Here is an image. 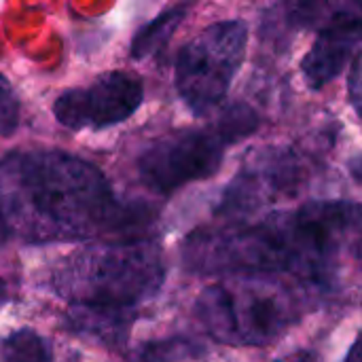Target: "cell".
<instances>
[{"instance_id": "1", "label": "cell", "mask_w": 362, "mask_h": 362, "mask_svg": "<svg viewBox=\"0 0 362 362\" xmlns=\"http://www.w3.org/2000/svg\"><path fill=\"white\" fill-rule=\"evenodd\" d=\"M361 208L354 202H310L255 225L202 229L182 248L187 269L204 276L288 274L329 286L348 250H358Z\"/></svg>"}, {"instance_id": "2", "label": "cell", "mask_w": 362, "mask_h": 362, "mask_svg": "<svg viewBox=\"0 0 362 362\" xmlns=\"http://www.w3.org/2000/svg\"><path fill=\"white\" fill-rule=\"evenodd\" d=\"M0 223L28 244L83 242L127 223L106 176L64 151H15L0 159Z\"/></svg>"}, {"instance_id": "3", "label": "cell", "mask_w": 362, "mask_h": 362, "mask_svg": "<svg viewBox=\"0 0 362 362\" xmlns=\"http://www.w3.org/2000/svg\"><path fill=\"white\" fill-rule=\"evenodd\" d=\"M163 280L159 246L134 240L78 250L55 272L53 286L70 305L136 310L159 293Z\"/></svg>"}, {"instance_id": "4", "label": "cell", "mask_w": 362, "mask_h": 362, "mask_svg": "<svg viewBox=\"0 0 362 362\" xmlns=\"http://www.w3.org/2000/svg\"><path fill=\"white\" fill-rule=\"evenodd\" d=\"M195 312L216 341L261 348L280 339L303 310L291 288L250 276L210 284L199 295Z\"/></svg>"}, {"instance_id": "5", "label": "cell", "mask_w": 362, "mask_h": 362, "mask_svg": "<svg viewBox=\"0 0 362 362\" xmlns=\"http://www.w3.org/2000/svg\"><path fill=\"white\" fill-rule=\"evenodd\" d=\"M259 115L244 102L225 108L212 123L191 127L153 142L138 159L142 182L170 195L189 182L218 172L225 153L259 127Z\"/></svg>"}, {"instance_id": "6", "label": "cell", "mask_w": 362, "mask_h": 362, "mask_svg": "<svg viewBox=\"0 0 362 362\" xmlns=\"http://www.w3.org/2000/svg\"><path fill=\"white\" fill-rule=\"evenodd\" d=\"M246 23L231 19L212 23L178 51L174 85L193 115L206 117L223 104L246 57Z\"/></svg>"}, {"instance_id": "7", "label": "cell", "mask_w": 362, "mask_h": 362, "mask_svg": "<svg viewBox=\"0 0 362 362\" xmlns=\"http://www.w3.org/2000/svg\"><path fill=\"white\" fill-rule=\"evenodd\" d=\"M144 85L125 70L98 76L87 87L68 89L53 102V117L72 132L106 129L127 121L142 106Z\"/></svg>"}, {"instance_id": "8", "label": "cell", "mask_w": 362, "mask_h": 362, "mask_svg": "<svg viewBox=\"0 0 362 362\" xmlns=\"http://www.w3.org/2000/svg\"><path fill=\"white\" fill-rule=\"evenodd\" d=\"M303 182V168L288 148L255 151L242 172L225 189L218 214L231 221L246 218L261 208L293 197Z\"/></svg>"}, {"instance_id": "9", "label": "cell", "mask_w": 362, "mask_h": 362, "mask_svg": "<svg viewBox=\"0 0 362 362\" xmlns=\"http://www.w3.org/2000/svg\"><path fill=\"white\" fill-rule=\"evenodd\" d=\"M361 0H348L318 32L312 49L301 62V72L312 89L333 83L358 51L361 42Z\"/></svg>"}, {"instance_id": "10", "label": "cell", "mask_w": 362, "mask_h": 362, "mask_svg": "<svg viewBox=\"0 0 362 362\" xmlns=\"http://www.w3.org/2000/svg\"><path fill=\"white\" fill-rule=\"evenodd\" d=\"M132 318L134 310L72 305L68 314V327L72 329V333L87 335L108 346H119L127 337Z\"/></svg>"}, {"instance_id": "11", "label": "cell", "mask_w": 362, "mask_h": 362, "mask_svg": "<svg viewBox=\"0 0 362 362\" xmlns=\"http://www.w3.org/2000/svg\"><path fill=\"white\" fill-rule=\"evenodd\" d=\"M187 11L189 6L182 4V6H174L161 15H157L153 21L144 23L132 38V45H129V55L132 59H144L148 55H155L157 51H161L168 40L172 38V34L180 28V23L185 21L187 17Z\"/></svg>"}, {"instance_id": "12", "label": "cell", "mask_w": 362, "mask_h": 362, "mask_svg": "<svg viewBox=\"0 0 362 362\" xmlns=\"http://www.w3.org/2000/svg\"><path fill=\"white\" fill-rule=\"evenodd\" d=\"M4 362H53L51 346L32 329H17L2 341Z\"/></svg>"}, {"instance_id": "13", "label": "cell", "mask_w": 362, "mask_h": 362, "mask_svg": "<svg viewBox=\"0 0 362 362\" xmlns=\"http://www.w3.org/2000/svg\"><path fill=\"white\" fill-rule=\"evenodd\" d=\"M197 346H193L187 339L174 337V339L144 344L138 350V362H182L193 358Z\"/></svg>"}, {"instance_id": "14", "label": "cell", "mask_w": 362, "mask_h": 362, "mask_svg": "<svg viewBox=\"0 0 362 362\" xmlns=\"http://www.w3.org/2000/svg\"><path fill=\"white\" fill-rule=\"evenodd\" d=\"M19 98L6 76L0 74V138H6L19 127Z\"/></svg>"}, {"instance_id": "15", "label": "cell", "mask_w": 362, "mask_h": 362, "mask_svg": "<svg viewBox=\"0 0 362 362\" xmlns=\"http://www.w3.org/2000/svg\"><path fill=\"white\" fill-rule=\"evenodd\" d=\"M350 98H352V106L356 112H361V53L356 51L352 57V66H350Z\"/></svg>"}, {"instance_id": "16", "label": "cell", "mask_w": 362, "mask_h": 362, "mask_svg": "<svg viewBox=\"0 0 362 362\" xmlns=\"http://www.w3.org/2000/svg\"><path fill=\"white\" fill-rule=\"evenodd\" d=\"M280 362H318L316 361V356L312 354V352H299V354H291V356H286L284 361Z\"/></svg>"}, {"instance_id": "17", "label": "cell", "mask_w": 362, "mask_h": 362, "mask_svg": "<svg viewBox=\"0 0 362 362\" xmlns=\"http://www.w3.org/2000/svg\"><path fill=\"white\" fill-rule=\"evenodd\" d=\"M344 362H361V348H358V341H354V344H352L350 354H348V358H346Z\"/></svg>"}, {"instance_id": "18", "label": "cell", "mask_w": 362, "mask_h": 362, "mask_svg": "<svg viewBox=\"0 0 362 362\" xmlns=\"http://www.w3.org/2000/svg\"><path fill=\"white\" fill-rule=\"evenodd\" d=\"M6 299H8V297H6V284H4V280L0 278V308L6 303Z\"/></svg>"}, {"instance_id": "19", "label": "cell", "mask_w": 362, "mask_h": 362, "mask_svg": "<svg viewBox=\"0 0 362 362\" xmlns=\"http://www.w3.org/2000/svg\"><path fill=\"white\" fill-rule=\"evenodd\" d=\"M4 238H6V233H4V227H2V223H0V242H2Z\"/></svg>"}]
</instances>
